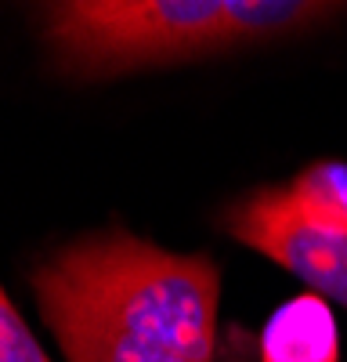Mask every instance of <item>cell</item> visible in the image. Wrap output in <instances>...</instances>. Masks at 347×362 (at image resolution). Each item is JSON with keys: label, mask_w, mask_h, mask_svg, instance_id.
<instances>
[{"label": "cell", "mask_w": 347, "mask_h": 362, "mask_svg": "<svg viewBox=\"0 0 347 362\" xmlns=\"http://www.w3.org/2000/svg\"><path fill=\"white\" fill-rule=\"evenodd\" d=\"M0 362H51L4 286H0Z\"/></svg>", "instance_id": "obj_6"}, {"label": "cell", "mask_w": 347, "mask_h": 362, "mask_svg": "<svg viewBox=\"0 0 347 362\" xmlns=\"http://www.w3.org/2000/svg\"><path fill=\"white\" fill-rule=\"evenodd\" d=\"M224 232L260 250L311 286V293L347 308V232L304 218L286 185H260L231 199L221 218Z\"/></svg>", "instance_id": "obj_3"}, {"label": "cell", "mask_w": 347, "mask_h": 362, "mask_svg": "<svg viewBox=\"0 0 347 362\" xmlns=\"http://www.w3.org/2000/svg\"><path fill=\"white\" fill-rule=\"evenodd\" d=\"M260 362H340V329L326 297L300 293L279 305L260 329Z\"/></svg>", "instance_id": "obj_4"}, {"label": "cell", "mask_w": 347, "mask_h": 362, "mask_svg": "<svg viewBox=\"0 0 347 362\" xmlns=\"http://www.w3.org/2000/svg\"><path fill=\"white\" fill-rule=\"evenodd\" d=\"M286 196L304 218L347 232V163L340 160L308 163L286 185Z\"/></svg>", "instance_id": "obj_5"}, {"label": "cell", "mask_w": 347, "mask_h": 362, "mask_svg": "<svg viewBox=\"0 0 347 362\" xmlns=\"http://www.w3.org/2000/svg\"><path fill=\"white\" fill-rule=\"evenodd\" d=\"M340 11L311 0H62L44 8V37L66 73L95 80L286 40Z\"/></svg>", "instance_id": "obj_2"}, {"label": "cell", "mask_w": 347, "mask_h": 362, "mask_svg": "<svg viewBox=\"0 0 347 362\" xmlns=\"http://www.w3.org/2000/svg\"><path fill=\"white\" fill-rule=\"evenodd\" d=\"M33 293L69 362H214L221 272L207 254L112 228L44 261Z\"/></svg>", "instance_id": "obj_1"}]
</instances>
